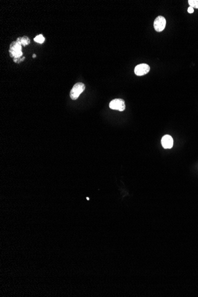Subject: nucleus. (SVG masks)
Wrapping results in <instances>:
<instances>
[{
    "label": "nucleus",
    "instance_id": "obj_1",
    "mask_svg": "<svg viewBox=\"0 0 198 297\" xmlns=\"http://www.w3.org/2000/svg\"><path fill=\"white\" fill-rule=\"evenodd\" d=\"M9 53L10 56L13 59L19 58L23 57L22 46L19 44L17 41L13 42L10 46Z\"/></svg>",
    "mask_w": 198,
    "mask_h": 297
},
{
    "label": "nucleus",
    "instance_id": "obj_2",
    "mask_svg": "<svg viewBox=\"0 0 198 297\" xmlns=\"http://www.w3.org/2000/svg\"><path fill=\"white\" fill-rule=\"evenodd\" d=\"M85 89V86L83 82H77L71 89L70 97L72 100H77Z\"/></svg>",
    "mask_w": 198,
    "mask_h": 297
},
{
    "label": "nucleus",
    "instance_id": "obj_3",
    "mask_svg": "<svg viewBox=\"0 0 198 297\" xmlns=\"http://www.w3.org/2000/svg\"><path fill=\"white\" fill-rule=\"evenodd\" d=\"M109 108L113 110H119L122 112L125 109V101L121 99H116L110 101Z\"/></svg>",
    "mask_w": 198,
    "mask_h": 297
},
{
    "label": "nucleus",
    "instance_id": "obj_4",
    "mask_svg": "<svg viewBox=\"0 0 198 297\" xmlns=\"http://www.w3.org/2000/svg\"><path fill=\"white\" fill-rule=\"evenodd\" d=\"M166 20L163 16H158L154 22V29L158 32H162L166 27Z\"/></svg>",
    "mask_w": 198,
    "mask_h": 297
},
{
    "label": "nucleus",
    "instance_id": "obj_5",
    "mask_svg": "<svg viewBox=\"0 0 198 297\" xmlns=\"http://www.w3.org/2000/svg\"><path fill=\"white\" fill-rule=\"evenodd\" d=\"M150 67L146 63H141L136 65L135 68V74L138 76H142L147 74L150 71Z\"/></svg>",
    "mask_w": 198,
    "mask_h": 297
},
{
    "label": "nucleus",
    "instance_id": "obj_6",
    "mask_svg": "<svg viewBox=\"0 0 198 297\" xmlns=\"http://www.w3.org/2000/svg\"><path fill=\"white\" fill-rule=\"evenodd\" d=\"M161 144L164 148L170 149L173 146V139L169 135H164L161 139Z\"/></svg>",
    "mask_w": 198,
    "mask_h": 297
},
{
    "label": "nucleus",
    "instance_id": "obj_7",
    "mask_svg": "<svg viewBox=\"0 0 198 297\" xmlns=\"http://www.w3.org/2000/svg\"><path fill=\"white\" fill-rule=\"evenodd\" d=\"M16 41L23 46H26L27 45H29L30 43V39L29 37L26 36L17 38Z\"/></svg>",
    "mask_w": 198,
    "mask_h": 297
},
{
    "label": "nucleus",
    "instance_id": "obj_8",
    "mask_svg": "<svg viewBox=\"0 0 198 297\" xmlns=\"http://www.w3.org/2000/svg\"><path fill=\"white\" fill-rule=\"evenodd\" d=\"M45 38L44 37V36L42 35H39L34 39L35 42H36L38 44H42L45 42Z\"/></svg>",
    "mask_w": 198,
    "mask_h": 297
},
{
    "label": "nucleus",
    "instance_id": "obj_9",
    "mask_svg": "<svg viewBox=\"0 0 198 297\" xmlns=\"http://www.w3.org/2000/svg\"><path fill=\"white\" fill-rule=\"evenodd\" d=\"M188 2L193 8H198V0H189Z\"/></svg>",
    "mask_w": 198,
    "mask_h": 297
},
{
    "label": "nucleus",
    "instance_id": "obj_10",
    "mask_svg": "<svg viewBox=\"0 0 198 297\" xmlns=\"http://www.w3.org/2000/svg\"><path fill=\"white\" fill-rule=\"evenodd\" d=\"M25 59V57H22L19 58H14L13 59V61L16 63H20L21 62H23Z\"/></svg>",
    "mask_w": 198,
    "mask_h": 297
},
{
    "label": "nucleus",
    "instance_id": "obj_11",
    "mask_svg": "<svg viewBox=\"0 0 198 297\" xmlns=\"http://www.w3.org/2000/svg\"><path fill=\"white\" fill-rule=\"evenodd\" d=\"M187 12L189 13H193L194 12V9L191 7H189L187 9Z\"/></svg>",
    "mask_w": 198,
    "mask_h": 297
},
{
    "label": "nucleus",
    "instance_id": "obj_12",
    "mask_svg": "<svg viewBox=\"0 0 198 297\" xmlns=\"http://www.w3.org/2000/svg\"><path fill=\"white\" fill-rule=\"evenodd\" d=\"M36 55L35 54H33V58H36Z\"/></svg>",
    "mask_w": 198,
    "mask_h": 297
}]
</instances>
